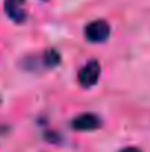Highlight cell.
Returning <instances> with one entry per match:
<instances>
[{"label": "cell", "instance_id": "6da1fadb", "mask_svg": "<svg viewBox=\"0 0 150 152\" xmlns=\"http://www.w3.org/2000/svg\"><path fill=\"white\" fill-rule=\"evenodd\" d=\"M110 34V28H109V24L106 21H93L87 25L86 28V37L88 42H93V43H101L104 42Z\"/></svg>", "mask_w": 150, "mask_h": 152}, {"label": "cell", "instance_id": "7a4b0ae2", "mask_svg": "<svg viewBox=\"0 0 150 152\" xmlns=\"http://www.w3.org/2000/svg\"><path fill=\"white\" fill-rule=\"evenodd\" d=\"M100 75V65L97 61H90L86 66L81 68L80 74H78V81L83 87L88 89L91 86H94L99 80Z\"/></svg>", "mask_w": 150, "mask_h": 152}, {"label": "cell", "instance_id": "3957f363", "mask_svg": "<svg viewBox=\"0 0 150 152\" xmlns=\"http://www.w3.org/2000/svg\"><path fill=\"white\" fill-rule=\"evenodd\" d=\"M24 4L25 0H4V10L10 19H13L15 22H22L27 16Z\"/></svg>", "mask_w": 150, "mask_h": 152}, {"label": "cell", "instance_id": "277c9868", "mask_svg": "<svg viewBox=\"0 0 150 152\" xmlns=\"http://www.w3.org/2000/svg\"><path fill=\"white\" fill-rule=\"evenodd\" d=\"M100 124L99 117L94 114H81L72 121V127L75 130H94L100 127Z\"/></svg>", "mask_w": 150, "mask_h": 152}, {"label": "cell", "instance_id": "5b68a950", "mask_svg": "<svg viewBox=\"0 0 150 152\" xmlns=\"http://www.w3.org/2000/svg\"><path fill=\"white\" fill-rule=\"evenodd\" d=\"M59 62H60V55H59V52L54 50V49L46 50L44 56H43V64H44L46 66L53 68V66L59 65Z\"/></svg>", "mask_w": 150, "mask_h": 152}, {"label": "cell", "instance_id": "8992f818", "mask_svg": "<svg viewBox=\"0 0 150 152\" xmlns=\"http://www.w3.org/2000/svg\"><path fill=\"white\" fill-rule=\"evenodd\" d=\"M121 152H141V151L137 149V148H125V149H122Z\"/></svg>", "mask_w": 150, "mask_h": 152}]
</instances>
